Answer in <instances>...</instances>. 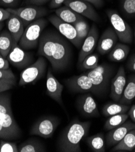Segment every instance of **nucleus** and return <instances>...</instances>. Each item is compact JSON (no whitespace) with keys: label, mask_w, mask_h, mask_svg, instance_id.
<instances>
[{"label":"nucleus","mask_w":135,"mask_h":152,"mask_svg":"<svg viewBox=\"0 0 135 152\" xmlns=\"http://www.w3.org/2000/svg\"><path fill=\"white\" fill-rule=\"evenodd\" d=\"M69 42L57 30H45L40 38L38 55L49 61L53 71H64L71 64L72 56Z\"/></svg>","instance_id":"f257e3e1"},{"label":"nucleus","mask_w":135,"mask_h":152,"mask_svg":"<svg viewBox=\"0 0 135 152\" xmlns=\"http://www.w3.org/2000/svg\"><path fill=\"white\" fill-rule=\"evenodd\" d=\"M91 123L75 118L63 129L57 140V150L62 152H81L80 141L88 135Z\"/></svg>","instance_id":"f03ea898"},{"label":"nucleus","mask_w":135,"mask_h":152,"mask_svg":"<svg viewBox=\"0 0 135 152\" xmlns=\"http://www.w3.org/2000/svg\"><path fill=\"white\" fill-rule=\"evenodd\" d=\"M21 134V130L12 113L10 95L0 93V140H16Z\"/></svg>","instance_id":"7ed1b4c3"},{"label":"nucleus","mask_w":135,"mask_h":152,"mask_svg":"<svg viewBox=\"0 0 135 152\" xmlns=\"http://www.w3.org/2000/svg\"><path fill=\"white\" fill-rule=\"evenodd\" d=\"M48 23L47 20L41 18L30 23L24 29L18 44L19 46L25 50L37 48L38 46L40 37Z\"/></svg>","instance_id":"20e7f679"},{"label":"nucleus","mask_w":135,"mask_h":152,"mask_svg":"<svg viewBox=\"0 0 135 152\" xmlns=\"http://www.w3.org/2000/svg\"><path fill=\"white\" fill-rule=\"evenodd\" d=\"M114 72V67L109 64L103 63L86 72L94 87V94L102 95L106 92Z\"/></svg>","instance_id":"39448f33"},{"label":"nucleus","mask_w":135,"mask_h":152,"mask_svg":"<svg viewBox=\"0 0 135 152\" xmlns=\"http://www.w3.org/2000/svg\"><path fill=\"white\" fill-rule=\"evenodd\" d=\"M106 13L119 40L122 43L131 44L133 41V33L129 24L116 10L109 9Z\"/></svg>","instance_id":"423d86ee"},{"label":"nucleus","mask_w":135,"mask_h":152,"mask_svg":"<svg viewBox=\"0 0 135 152\" xmlns=\"http://www.w3.org/2000/svg\"><path fill=\"white\" fill-rule=\"evenodd\" d=\"M47 63L45 58L40 56L35 62L32 63L21 72L19 81V86L35 84L40 80L46 72Z\"/></svg>","instance_id":"0eeeda50"},{"label":"nucleus","mask_w":135,"mask_h":152,"mask_svg":"<svg viewBox=\"0 0 135 152\" xmlns=\"http://www.w3.org/2000/svg\"><path fill=\"white\" fill-rule=\"evenodd\" d=\"M60 124V120L57 116H42L32 125L30 130V134L39 136L45 139L50 138Z\"/></svg>","instance_id":"6e6552de"},{"label":"nucleus","mask_w":135,"mask_h":152,"mask_svg":"<svg viewBox=\"0 0 135 152\" xmlns=\"http://www.w3.org/2000/svg\"><path fill=\"white\" fill-rule=\"evenodd\" d=\"M48 20L55 27L57 31L66 38L74 46L80 49L83 42L79 38L74 26L59 18L56 15H51Z\"/></svg>","instance_id":"1a4fd4ad"},{"label":"nucleus","mask_w":135,"mask_h":152,"mask_svg":"<svg viewBox=\"0 0 135 152\" xmlns=\"http://www.w3.org/2000/svg\"><path fill=\"white\" fill-rule=\"evenodd\" d=\"M8 10L16 15L23 21L24 27L27 26L32 22L43 18L48 14V10L42 6L31 5L20 8H7Z\"/></svg>","instance_id":"9d476101"},{"label":"nucleus","mask_w":135,"mask_h":152,"mask_svg":"<svg viewBox=\"0 0 135 152\" xmlns=\"http://www.w3.org/2000/svg\"><path fill=\"white\" fill-rule=\"evenodd\" d=\"M65 85L72 93L92 92L94 94V87L86 73L73 76L64 81Z\"/></svg>","instance_id":"9b49d317"},{"label":"nucleus","mask_w":135,"mask_h":152,"mask_svg":"<svg viewBox=\"0 0 135 152\" xmlns=\"http://www.w3.org/2000/svg\"><path fill=\"white\" fill-rule=\"evenodd\" d=\"M6 58L9 63L18 69L26 68L33 61L32 55L20 48L18 44L13 45Z\"/></svg>","instance_id":"f8f14e48"},{"label":"nucleus","mask_w":135,"mask_h":152,"mask_svg":"<svg viewBox=\"0 0 135 152\" xmlns=\"http://www.w3.org/2000/svg\"><path fill=\"white\" fill-rule=\"evenodd\" d=\"M63 4L70 7L83 17L97 23L100 21L99 14L91 3L83 0H66Z\"/></svg>","instance_id":"ddd939ff"},{"label":"nucleus","mask_w":135,"mask_h":152,"mask_svg":"<svg viewBox=\"0 0 135 152\" xmlns=\"http://www.w3.org/2000/svg\"><path fill=\"white\" fill-rule=\"evenodd\" d=\"M76 107L79 113L85 118H96L100 116L97 104L89 94L78 97L76 100Z\"/></svg>","instance_id":"4468645a"},{"label":"nucleus","mask_w":135,"mask_h":152,"mask_svg":"<svg viewBox=\"0 0 135 152\" xmlns=\"http://www.w3.org/2000/svg\"><path fill=\"white\" fill-rule=\"evenodd\" d=\"M52 70L49 68L46 75V94L65 109L62 96L64 87L54 77Z\"/></svg>","instance_id":"2eb2a0df"},{"label":"nucleus","mask_w":135,"mask_h":152,"mask_svg":"<svg viewBox=\"0 0 135 152\" xmlns=\"http://www.w3.org/2000/svg\"><path fill=\"white\" fill-rule=\"evenodd\" d=\"M99 39V30L96 24L90 28L87 37L84 39L79 54L78 64L80 65L85 57L91 54L94 50Z\"/></svg>","instance_id":"dca6fc26"},{"label":"nucleus","mask_w":135,"mask_h":152,"mask_svg":"<svg viewBox=\"0 0 135 152\" xmlns=\"http://www.w3.org/2000/svg\"><path fill=\"white\" fill-rule=\"evenodd\" d=\"M127 81L125 70L124 67H120L111 82L110 97L115 102L121 99Z\"/></svg>","instance_id":"f3484780"},{"label":"nucleus","mask_w":135,"mask_h":152,"mask_svg":"<svg viewBox=\"0 0 135 152\" xmlns=\"http://www.w3.org/2000/svg\"><path fill=\"white\" fill-rule=\"evenodd\" d=\"M135 129V123L126 121L122 125L109 130L105 136V143L108 147L114 146L121 141L131 130Z\"/></svg>","instance_id":"a211bd4d"},{"label":"nucleus","mask_w":135,"mask_h":152,"mask_svg":"<svg viewBox=\"0 0 135 152\" xmlns=\"http://www.w3.org/2000/svg\"><path fill=\"white\" fill-rule=\"evenodd\" d=\"M119 40L117 35L112 27H108L103 32L97 42L98 52L104 55L108 53L115 46Z\"/></svg>","instance_id":"6ab92c4d"},{"label":"nucleus","mask_w":135,"mask_h":152,"mask_svg":"<svg viewBox=\"0 0 135 152\" xmlns=\"http://www.w3.org/2000/svg\"><path fill=\"white\" fill-rule=\"evenodd\" d=\"M7 27L15 43L18 44L25 29L23 21L16 15L12 14L11 17L7 20Z\"/></svg>","instance_id":"aec40b11"},{"label":"nucleus","mask_w":135,"mask_h":152,"mask_svg":"<svg viewBox=\"0 0 135 152\" xmlns=\"http://www.w3.org/2000/svg\"><path fill=\"white\" fill-rule=\"evenodd\" d=\"M55 15L63 21L74 24L78 21L85 20L84 17L70 7L65 6L57 8L55 11Z\"/></svg>","instance_id":"412c9836"},{"label":"nucleus","mask_w":135,"mask_h":152,"mask_svg":"<svg viewBox=\"0 0 135 152\" xmlns=\"http://www.w3.org/2000/svg\"><path fill=\"white\" fill-rule=\"evenodd\" d=\"M135 148V129L130 131L123 139L110 150L111 151H130Z\"/></svg>","instance_id":"4be33fe9"},{"label":"nucleus","mask_w":135,"mask_h":152,"mask_svg":"<svg viewBox=\"0 0 135 152\" xmlns=\"http://www.w3.org/2000/svg\"><path fill=\"white\" fill-rule=\"evenodd\" d=\"M129 52L130 47L127 44L117 43L109 52L108 58L113 62H121L127 58Z\"/></svg>","instance_id":"5701e85b"},{"label":"nucleus","mask_w":135,"mask_h":152,"mask_svg":"<svg viewBox=\"0 0 135 152\" xmlns=\"http://www.w3.org/2000/svg\"><path fill=\"white\" fill-rule=\"evenodd\" d=\"M135 98V74L130 75L119 103L130 105Z\"/></svg>","instance_id":"b1692460"},{"label":"nucleus","mask_w":135,"mask_h":152,"mask_svg":"<svg viewBox=\"0 0 135 152\" xmlns=\"http://www.w3.org/2000/svg\"><path fill=\"white\" fill-rule=\"evenodd\" d=\"M86 142L89 148L93 151L105 152L106 151L105 136L102 133L89 136L86 139Z\"/></svg>","instance_id":"393cba45"},{"label":"nucleus","mask_w":135,"mask_h":152,"mask_svg":"<svg viewBox=\"0 0 135 152\" xmlns=\"http://www.w3.org/2000/svg\"><path fill=\"white\" fill-rule=\"evenodd\" d=\"M18 152H44L46 151L45 145L39 140L29 139L18 146Z\"/></svg>","instance_id":"a878e982"},{"label":"nucleus","mask_w":135,"mask_h":152,"mask_svg":"<svg viewBox=\"0 0 135 152\" xmlns=\"http://www.w3.org/2000/svg\"><path fill=\"white\" fill-rule=\"evenodd\" d=\"M15 44V43L8 30L1 31L0 33V53L6 58Z\"/></svg>","instance_id":"bb28decb"},{"label":"nucleus","mask_w":135,"mask_h":152,"mask_svg":"<svg viewBox=\"0 0 135 152\" xmlns=\"http://www.w3.org/2000/svg\"><path fill=\"white\" fill-rule=\"evenodd\" d=\"M130 109V107L129 105L110 102L103 106L102 108V113L105 116L109 117L117 114L126 113Z\"/></svg>","instance_id":"cd10ccee"},{"label":"nucleus","mask_w":135,"mask_h":152,"mask_svg":"<svg viewBox=\"0 0 135 152\" xmlns=\"http://www.w3.org/2000/svg\"><path fill=\"white\" fill-rule=\"evenodd\" d=\"M129 117L128 114L121 113L109 116L104 124V129L109 131L124 124Z\"/></svg>","instance_id":"c85d7f7f"},{"label":"nucleus","mask_w":135,"mask_h":152,"mask_svg":"<svg viewBox=\"0 0 135 152\" xmlns=\"http://www.w3.org/2000/svg\"><path fill=\"white\" fill-rule=\"evenodd\" d=\"M119 7L125 17H135V0H119Z\"/></svg>","instance_id":"c756f323"},{"label":"nucleus","mask_w":135,"mask_h":152,"mask_svg":"<svg viewBox=\"0 0 135 152\" xmlns=\"http://www.w3.org/2000/svg\"><path fill=\"white\" fill-rule=\"evenodd\" d=\"M99 65V56L96 53H91L85 58L80 64L83 69L92 70Z\"/></svg>","instance_id":"7c9ffc66"},{"label":"nucleus","mask_w":135,"mask_h":152,"mask_svg":"<svg viewBox=\"0 0 135 152\" xmlns=\"http://www.w3.org/2000/svg\"><path fill=\"white\" fill-rule=\"evenodd\" d=\"M72 25L76 29L79 38L82 41H83L89 32L90 27L89 24L86 22L85 20H83L74 23Z\"/></svg>","instance_id":"2f4dec72"},{"label":"nucleus","mask_w":135,"mask_h":152,"mask_svg":"<svg viewBox=\"0 0 135 152\" xmlns=\"http://www.w3.org/2000/svg\"><path fill=\"white\" fill-rule=\"evenodd\" d=\"M0 152H18L16 143L0 140Z\"/></svg>","instance_id":"473e14b6"},{"label":"nucleus","mask_w":135,"mask_h":152,"mask_svg":"<svg viewBox=\"0 0 135 152\" xmlns=\"http://www.w3.org/2000/svg\"><path fill=\"white\" fill-rule=\"evenodd\" d=\"M16 85L15 78H3L0 79V93L4 92L12 89Z\"/></svg>","instance_id":"72a5a7b5"},{"label":"nucleus","mask_w":135,"mask_h":152,"mask_svg":"<svg viewBox=\"0 0 135 152\" xmlns=\"http://www.w3.org/2000/svg\"><path fill=\"white\" fill-rule=\"evenodd\" d=\"M19 3L20 0H0V6L7 8H14Z\"/></svg>","instance_id":"f704fd0d"},{"label":"nucleus","mask_w":135,"mask_h":152,"mask_svg":"<svg viewBox=\"0 0 135 152\" xmlns=\"http://www.w3.org/2000/svg\"><path fill=\"white\" fill-rule=\"evenodd\" d=\"M3 78H15V76L10 68L6 70H0V79Z\"/></svg>","instance_id":"c9c22d12"},{"label":"nucleus","mask_w":135,"mask_h":152,"mask_svg":"<svg viewBox=\"0 0 135 152\" xmlns=\"http://www.w3.org/2000/svg\"><path fill=\"white\" fill-rule=\"evenodd\" d=\"M12 15V13L7 9L0 7V23H3L4 21L7 20Z\"/></svg>","instance_id":"e433bc0d"},{"label":"nucleus","mask_w":135,"mask_h":152,"mask_svg":"<svg viewBox=\"0 0 135 152\" xmlns=\"http://www.w3.org/2000/svg\"><path fill=\"white\" fill-rule=\"evenodd\" d=\"M127 68L130 71L135 73V53L130 56L127 63Z\"/></svg>","instance_id":"4c0bfd02"},{"label":"nucleus","mask_w":135,"mask_h":152,"mask_svg":"<svg viewBox=\"0 0 135 152\" xmlns=\"http://www.w3.org/2000/svg\"><path fill=\"white\" fill-rule=\"evenodd\" d=\"M51 0H26V4L29 5H34L41 6L45 4H46Z\"/></svg>","instance_id":"58836bf2"},{"label":"nucleus","mask_w":135,"mask_h":152,"mask_svg":"<svg viewBox=\"0 0 135 152\" xmlns=\"http://www.w3.org/2000/svg\"><path fill=\"white\" fill-rule=\"evenodd\" d=\"M8 69H9L8 60L0 53V70H6Z\"/></svg>","instance_id":"ea45409f"},{"label":"nucleus","mask_w":135,"mask_h":152,"mask_svg":"<svg viewBox=\"0 0 135 152\" xmlns=\"http://www.w3.org/2000/svg\"><path fill=\"white\" fill-rule=\"evenodd\" d=\"M66 0H51L49 6L51 9H57L60 7Z\"/></svg>","instance_id":"a19ab883"},{"label":"nucleus","mask_w":135,"mask_h":152,"mask_svg":"<svg viewBox=\"0 0 135 152\" xmlns=\"http://www.w3.org/2000/svg\"><path fill=\"white\" fill-rule=\"evenodd\" d=\"M83 1L91 3L93 6L98 9L101 8L104 5L103 0H83Z\"/></svg>","instance_id":"79ce46f5"},{"label":"nucleus","mask_w":135,"mask_h":152,"mask_svg":"<svg viewBox=\"0 0 135 152\" xmlns=\"http://www.w3.org/2000/svg\"><path fill=\"white\" fill-rule=\"evenodd\" d=\"M128 114L132 121L135 123V105H133L130 107V109L128 111Z\"/></svg>","instance_id":"37998d69"},{"label":"nucleus","mask_w":135,"mask_h":152,"mask_svg":"<svg viewBox=\"0 0 135 152\" xmlns=\"http://www.w3.org/2000/svg\"><path fill=\"white\" fill-rule=\"evenodd\" d=\"M3 27H4L3 23H0V33L1 32V30H2L3 28Z\"/></svg>","instance_id":"c03bdc74"},{"label":"nucleus","mask_w":135,"mask_h":152,"mask_svg":"<svg viewBox=\"0 0 135 152\" xmlns=\"http://www.w3.org/2000/svg\"><path fill=\"white\" fill-rule=\"evenodd\" d=\"M133 37H134V44H135V30H134V32L133 34Z\"/></svg>","instance_id":"a18cd8bd"},{"label":"nucleus","mask_w":135,"mask_h":152,"mask_svg":"<svg viewBox=\"0 0 135 152\" xmlns=\"http://www.w3.org/2000/svg\"><path fill=\"white\" fill-rule=\"evenodd\" d=\"M133 151H134V152H135V148H134V150H133Z\"/></svg>","instance_id":"49530a36"},{"label":"nucleus","mask_w":135,"mask_h":152,"mask_svg":"<svg viewBox=\"0 0 135 152\" xmlns=\"http://www.w3.org/2000/svg\"><path fill=\"white\" fill-rule=\"evenodd\" d=\"M109 1H110V0H109Z\"/></svg>","instance_id":"de8ad7c7"}]
</instances>
